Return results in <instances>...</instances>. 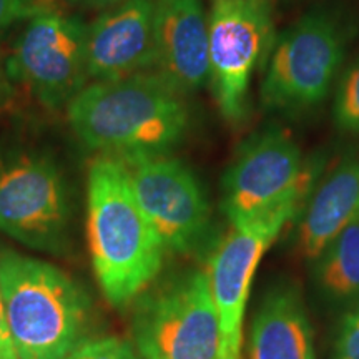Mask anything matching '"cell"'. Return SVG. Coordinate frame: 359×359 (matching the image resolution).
Wrapping results in <instances>:
<instances>
[{
  "mask_svg": "<svg viewBox=\"0 0 359 359\" xmlns=\"http://www.w3.org/2000/svg\"><path fill=\"white\" fill-rule=\"evenodd\" d=\"M40 0H0V39L12 25L27 20L39 11Z\"/></svg>",
  "mask_w": 359,
  "mask_h": 359,
  "instance_id": "ffe728a7",
  "label": "cell"
},
{
  "mask_svg": "<svg viewBox=\"0 0 359 359\" xmlns=\"http://www.w3.org/2000/svg\"><path fill=\"white\" fill-rule=\"evenodd\" d=\"M348 34L338 17L313 11L275 40L266 60L259 102L266 111L304 114L330 97L338 82Z\"/></svg>",
  "mask_w": 359,
  "mask_h": 359,
  "instance_id": "8992f818",
  "label": "cell"
},
{
  "mask_svg": "<svg viewBox=\"0 0 359 359\" xmlns=\"http://www.w3.org/2000/svg\"><path fill=\"white\" fill-rule=\"evenodd\" d=\"M320 170L304 163L285 130L269 125L241 143L222 180V212L233 226L281 210L302 213Z\"/></svg>",
  "mask_w": 359,
  "mask_h": 359,
  "instance_id": "5b68a950",
  "label": "cell"
},
{
  "mask_svg": "<svg viewBox=\"0 0 359 359\" xmlns=\"http://www.w3.org/2000/svg\"><path fill=\"white\" fill-rule=\"evenodd\" d=\"M15 93V83L8 75L6 62L0 60V110L6 109Z\"/></svg>",
  "mask_w": 359,
  "mask_h": 359,
  "instance_id": "7402d4cb",
  "label": "cell"
},
{
  "mask_svg": "<svg viewBox=\"0 0 359 359\" xmlns=\"http://www.w3.org/2000/svg\"><path fill=\"white\" fill-rule=\"evenodd\" d=\"M87 240L98 286L116 308L147 290L163 266L167 250L135 198L122 160L100 155L88 167Z\"/></svg>",
  "mask_w": 359,
  "mask_h": 359,
  "instance_id": "7a4b0ae2",
  "label": "cell"
},
{
  "mask_svg": "<svg viewBox=\"0 0 359 359\" xmlns=\"http://www.w3.org/2000/svg\"><path fill=\"white\" fill-rule=\"evenodd\" d=\"M250 359H316L313 327L299 291L278 285L268 291L250 327Z\"/></svg>",
  "mask_w": 359,
  "mask_h": 359,
  "instance_id": "9a60e30c",
  "label": "cell"
},
{
  "mask_svg": "<svg viewBox=\"0 0 359 359\" xmlns=\"http://www.w3.org/2000/svg\"><path fill=\"white\" fill-rule=\"evenodd\" d=\"M65 110L85 147L122 161L170 155L191 123L185 93L155 72L90 82Z\"/></svg>",
  "mask_w": 359,
  "mask_h": 359,
  "instance_id": "6da1fadb",
  "label": "cell"
},
{
  "mask_svg": "<svg viewBox=\"0 0 359 359\" xmlns=\"http://www.w3.org/2000/svg\"><path fill=\"white\" fill-rule=\"evenodd\" d=\"M67 2L85 7H114L116 4L123 2V0H67Z\"/></svg>",
  "mask_w": 359,
  "mask_h": 359,
  "instance_id": "603a6c76",
  "label": "cell"
},
{
  "mask_svg": "<svg viewBox=\"0 0 359 359\" xmlns=\"http://www.w3.org/2000/svg\"><path fill=\"white\" fill-rule=\"evenodd\" d=\"M275 40L273 0H212L210 85L228 123L245 120L251 77L266 64Z\"/></svg>",
  "mask_w": 359,
  "mask_h": 359,
  "instance_id": "9c48e42d",
  "label": "cell"
},
{
  "mask_svg": "<svg viewBox=\"0 0 359 359\" xmlns=\"http://www.w3.org/2000/svg\"><path fill=\"white\" fill-rule=\"evenodd\" d=\"M0 359H19V354L13 346L11 330H8L2 294H0Z\"/></svg>",
  "mask_w": 359,
  "mask_h": 359,
  "instance_id": "44dd1931",
  "label": "cell"
},
{
  "mask_svg": "<svg viewBox=\"0 0 359 359\" xmlns=\"http://www.w3.org/2000/svg\"><path fill=\"white\" fill-rule=\"evenodd\" d=\"M333 122L339 132L359 135V55L334 85Z\"/></svg>",
  "mask_w": 359,
  "mask_h": 359,
  "instance_id": "e0dca14e",
  "label": "cell"
},
{
  "mask_svg": "<svg viewBox=\"0 0 359 359\" xmlns=\"http://www.w3.org/2000/svg\"><path fill=\"white\" fill-rule=\"evenodd\" d=\"M65 359H140L128 341L107 336L90 338L74 349Z\"/></svg>",
  "mask_w": 359,
  "mask_h": 359,
  "instance_id": "ac0fdd59",
  "label": "cell"
},
{
  "mask_svg": "<svg viewBox=\"0 0 359 359\" xmlns=\"http://www.w3.org/2000/svg\"><path fill=\"white\" fill-rule=\"evenodd\" d=\"M72 228L74 196L57 155L20 135L0 138V231L30 250L65 255Z\"/></svg>",
  "mask_w": 359,
  "mask_h": 359,
  "instance_id": "277c9868",
  "label": "cell"
},
{
  "mask_svg": "<svg viewBox=\"0 0 359 359\" xmlns=\"http://www.w3.org/2000/svg\"><path fill=\"white\" fill-rule=\"evenodd\" d=\"M316 281L334 302L359 299V217L316 259Z\"/></svg>",
  "mask_w": 359,
  "mask_h": 359,
  "instance_id": "2e32d148",
  "label": "cell"
},
{
  "mask_svg": "<svg viewBox=\"0 0 359 359\" xmlns=\"http://www.w3.org/2000/svg\"><path fill=\"white\" fill-rule=\"evenodd\" d=\"M296 217L281 210L245 224H236L210 259V288L218 316V359H241L243 321L251 281L263 255L283 228Z\"/></svg>",
  "mask_w": 359,
  "mask_h": 359,
  "instance_id": "8fae6325",
  "label": "cell"
},
{
  "mask_svg": "<svg viewBox=\"0 0 359 359\" xmlns=\"http://www.w3.org/2000/svg\"><path fill=\"white\" fill-rule=\"evenodd\" d=\"M17 35L6 67L48 110H62L87 87V25L80 17L39 8Z\"/></svg>",
  "mask_w": 359,
  "mask_h": 359,
  "instance_id": "ba28073f",
  "label": "cell"
},
{
  "mask_svg": "<svg viewBox=\"0 0 359 359\" xmlns=\"http://www.w3.org/2000/svg\"><path fill=\"white\" fill-rule=\"evenodd\" d=\"M298 224V250L318 259L353 219L359 217V156L341 160L318 183Z\"/></svg>",
  "mask_w": 359,
  "mask_h": 359,
  "instance_id": "5bb4252c",
  "label": "cell"
},
{
  "mask_svg": "<svg viewBox=\"0 0 359 359\" xmlns=\"http://www.w3.org/2000/svg\"><path fill=\"white\" fill-rule=\"evenodd\" d=\"M154 72L182 93L210 83L208 13L201 0H155Z\"/></svg>",
  "mask_w": 359,
  "mask_h": 359,
  "instance_id": "4fadbf2b",
  "label": "cell"
},
{
  "mask_svg": "<svg viewBox=\"0 0 359 359\" xmlns=\"http://www.w3.org/2000/svg\"><path fill=\"white\" fill-rule=\"evenodd\" d=\"M154 13L155 0H123L87 25L90 82L154 72Z\"/></svg>",
  "mask_w": 359,
  "mask_h": 359,
  "instance_id": "7c38bea8",
  "label": "cell"
},
{
  "mask_svg": "<svg viewBox=\"0 0 359 359\" xmlns=\"http://www.w3.org/2000/svg\"><path fill=\"white\" fill-rule=\"evenodd\" d=\"M0 294L19 359H65L90 339L92 299L55 264L0 250Z\"/></svg>",
  "mask_w": 359,
  "mask_h": 359,
  "instance_id": "3957f363",
  "label": "cell"
},
{
  "mask_svg": "<svg viewBox=\"0 0 359 359\" xmlns=\"http://www.w3.org/2000/svg\"><path fill=\"white\" fill-rule=\"evenodd\" d=\"M133 338L143 359H218L208 273H182L143 296L133 314Z\"/></svg>",
  "mask_w": 359,
  "mask_h": 359,
  "instance_id": "52a82bcc",
  "label": "cell"
},
{
  "mask_svg": "<svg viewBox=\"0 0 359 359\" xmlns=\"http://www.w3.org/2000/svg\"><path fill=\"white\" fill-rule=\"evenodd\" d=\"M334 359H359V306L341 321L334 343Z\"/></svg>",
  "mask_w": 359,
  "mask_h": 359,
  "instance_id": "d6986e66",
  "label": "cell"
},
{
  "mask_svg": "<svg viewBox=\"0 0 359 359\" xmlns=\"http://www.w3.org/2000/svg\"><path fill=\"white\" fill-rule=\"evenodd\" d=\"M130 185L165 250L190 255L210 233L208 198L195 172L170 155L123 161Z\"/></svg>",
  "mask_w": 359,
  "mask_h": 359,
  "instance_id": "30bf717a",
  "label": "cell"
}]
</instances>
